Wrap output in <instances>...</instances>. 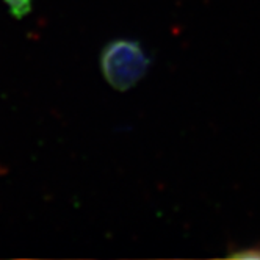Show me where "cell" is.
I'll list each match as a JSON object with an SVG mask.
<instances>
[{
    "mask_svg": "<svg viewBox=\"0 0 260 260\" xmlns=\"http://www.w3.org/2000/svg\"><path fill=\"white\" fill-rule=\"evenodd\" d=\"M149 58L135 41L118 40L110 43L101 57L104 77L115 89L125 91L135 86L146 74Z\"/></svg>",
    "mask_w": 260,
    "mask_h": 260,
    "instance_id": "obj_1",
    "label": "cell"
},
{
    "mask_svg": "<svg viewBox=\"0 0 260 260\" xmlns=\"http://www.w3.org/2000/svg\"><path fill=\"white\" fill-rule=\"evenodd\" d=\"M8 4L11 13H14L17 17H21L30 7V0H5Z\"/></svg>",
    "mask_w": 260,
    "mask_h": 260,
    "instance_id": "obj_2",
    "label": "cell"
}]
</instances>
